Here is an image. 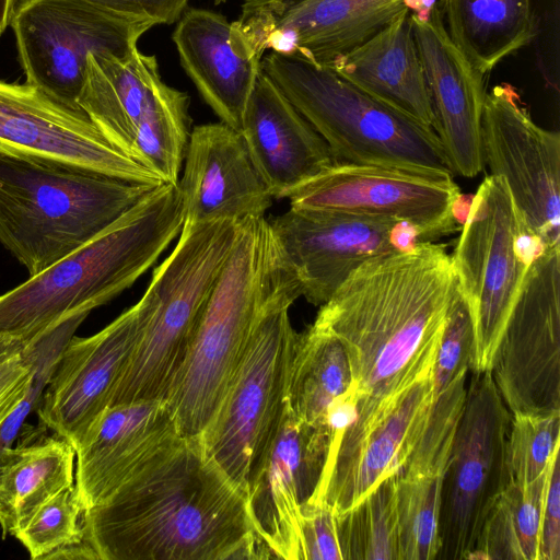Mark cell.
I'll list each match as a JSON object with an SVG mask.
<instances>
[{"mask_svg":"<svg viewBox=\"0 0 560 560\" xmlns=\"http://www.w3.org/2000/svg\"><path fill=\"white\" fill-rule=\"evenodd\" d=\"M455 272L446 245L422 241L354 269L313 324L343 345L359 399L335 459L349 456L401 393L432 373Z\"/></svg>","mask_w":560,"mask_h":560,"instance_id":"cell-1","label":"cell"},{"mask_svg":"<svg viewBox=\"0 0 560 560\" xmlns=\"http://www.w3.org/2000/svg\"><path fill=\"white\" fill-rule=\"evenodd\" d=\"M81 525L94 560L265 559L245 495L198 439L84 511Z\"/></svg>","mask_w":560,"mask_h":560,"instance_id":"cell-2","label":"cell"},{"mask_svg":"<svg viewBox=\"0 0 560 560\" xmlns=\"http://www.w3.org/2000/svg\"><path fill=\"white\" fill-rule=\"evenodd\" d=\"M184 217L177 184L163 183L81 247L0 295V337L30 340L131 287L175 240Z\"/></svg>","mask_w":560,"mask_h":560,"instance_id":"cell-3","label":"cell"},{"mask_svg":"<svg viewBox=\"0 0 560 560\" xmlns=\"http://www.w3.org/2000/svg\"><path fill=\"white\" fill-rule=\"evenodd\" d=\"M293 287L300 288L266 217L240 222L234 246L205 304L187 357L164 399L183 436L197 439L201 434L244 355L262 310L278 293Z\"/></svg>","mask_w":560,"mask_h":560,"instance_id":"cell-4","label":"cell"},{"mask_svg":"<svg viewBox=\"0 0 560 560\" xmlns=\"http://www.w3.org/2000/svg\"><path fill=\"white\" fill-rule=\"evenodd\" d=\"M154 187L0 150V243L33 277L96 236Z\"/></svg>","mask_w":560,"mask_h":560,"instance_id":"cell-5","label":"cell"},{"mask_svg":"<svg viewBox=\"0 0 560 560\" xmlns=\"http://www.w3.org/2000/svg\"><path fill=\"white\" fill-rule=\"evenodd\" d=\"M238 226L229 219L183 223L175 247L154 269L138 301L141 330L108 407L165 399Z\"/></svg>","mask_w":560,"mask_h":560,"instance_id":"cell-6","label":"cell"},{"mask_svg":"<svg viewBox=\"0 0 560 560\" xmlns=\"http://www.w3.org/2000/svg\"><path fill=\"white\" fill-rule=\"evenodd\" d=\"M261 71L328 144L336 162L453 176L429 128L358 89L332 69L270 51Z\"/></svg>","mask_w":560,"mask_h":560,"instance_id":"cell-7","label":"cell"},{"mask_svg":"<svg viewBox=\"0 0 560 560\" xmlns=\"http://www.w3.org/2000/svg\"><path fill=\"white\" fill-rule=\"evenodd\" d=\"M301 295L300 288H289L265 306L218 408L197 438L245 498L272 448L288 408L299 336L289 308Z\"/></svg>","mask_w":560,"mask_h":560,"instance_id":"cell-8","label":"cell"},{"mask_svg":"<svg viewBox=\"0 0 560 560\" xmlns=\"http://www.w3.org/2000/svg\"><path fill=\"white\" fill-rule=\"evenodd\" d=\"M544 247L526 229L504 180L486 176L451 256L474 325V373L491 370L527 268Z\"/></svg>","mask_w":560,"mask_h":560,"instance_id":"cell-9","label":"cell"},{"mask_svg":"<svg viewBox=\"0 0 560 560\" xmlns=\"http://www.w3.org/2000/svg\"><path fill=\"white\" fill-rule=\"evenodd\" d=\"M10 26L26 83L82 112L78 100L89 55L127 56L155 25L114 13L90 0H19Z\"/></svg>","mask_w":560,"mask_h":560,"instance_id":"cell-10","label":"cell"},{"mask_svg":"<svg viewBox=\"0 0 560 560\" xmlns=\"http://www.w3.org/2000/svg\"><path fill=\"white\" fill-rule=\"evenodd\" d=\"M511 419L490 371L474 373L442 475L438 559H468L488 512L511 482L506 463Z\"/></svg>","mask_w":560,"mask_h":560,"instance_id":"cell-11","label":"cell"},{"mask_svg":"<svg viewBox=\"0 0 560 560\" xmlns=\"http://www.w3.org/2000/svg\"><path fill=\"white\" fill-rule=\"evenodd\" d=\"M490 373L512 415L560 412V246L532 259Z\"/></svg>","mask_w":560,"mask_h":560,"instance_id":"cell-12","label":"cell"},{"mask_svg":"<svg viewBox=\"0 0 560 560\" xmlns=\"http://www.w3.org/2000/svg\"><path fill=\"white\" fill-rule=\"evenodd\" d=\"M290 208L343 212L413 226L422 241L459 230L453 176L336 162L290 191Z\"/></svg>","mask_w":560,"mask_h":560,"instance_id":"cell-13","label":"cell"},{"mask_svg":"<svg viewBox=\"0 0 560 560\" xmlns=\"http://www.w3.org/2000/svg\"><path fill=\"white\" fill-rule=\"evenodd\" d=\"M485 163L501 177L528 232L560 246V136L539 127L510 84L487 92L481 116Z\"/></svg>","mask_w":560,"mask_h":560,"instance_id":"cell-14","label":"cell"},{"mask_svg":"<svg viewBox=\"0 0 560 560\" xmlns=\"http://www.w3.org/2000/svg\"><path fill=\"white\" fill-rule=\"evenodd\" d=\"M268 221L302 296L316 306L368 259L422 242L411 225L336 211L290 208Z\"/></svg>","mask_w":560,"mask_h":560,"instance_id":"cell-15","label":"cell"},{"mask_svg":"<svg viewBox=\"0 0 560 560\" xmlns=\"http://www.w3.org/2000/svg\"><path fill=\"white\" fill-rule=\"evenodd\" d=\"M0 150L129 182L164 183L115 149L83 112L66 107L26 82L0 80Z\"/></svg>","mask_w":560,"mask_h":560,"instance_id":"cell-16","label":"cell"},{"mask_svg":"<svg viewBox=\"0 0 560 560\" xmlns=\"http://www.w3.org/2000/svg\"><path fill=\"white\" fill-rule=\"evenodd\" d=\"M407 10L402 0H244L235 22L266 51L329 67Z\"/></svg>","mask_w":560,"mask_h":560,"instance_id":"cell-17","label":"cell"},{"mask_svg":"<svg viewBox=\"0 0 560 560\" xmlns=\"http://www.w3.org/2000/svg\"><path fill=\"white\" fill-rule=\"evenodd\" d=\"M137 304L91 337L73 336L62 351L36 409L39 427L74 450L109 406L141 330Z\"/></svg>","mask_w":560,"mask_h":560,"instance_id":"cell-18","label":"cell"},{"mask_svg":"<svg viewBox=\"0 0 560 560\" xmlns=\"http://www.w3.org/2000/svg\"><path fill=\"white\" fill-rule=\"evenodd\" d=\"M184 439L164 399L107 407L75 450L74 487L83 512L162 462Z\"/></svg>","mask_w":560,"mask_h":560,"instance_id":"cell-19","label":"cell"},{"mask_svg":"<svg viewBox=\"0 0 560 560\" xmlns=\"http://www.w3.org/2000/svg\"><path fill=\"white\" fill-rule=\"evenodd\" d=\"M329 448L327 430L298 419L287 408L272 448L246 497L265 559L300 560L301 509L318 491Z\"/></svg>","mask_w":560,"mask_h":560,"instance_id":"cell-20","label":"cell"},{"mask_svg":"<svg viewBox=\"0 0 560 560\" xmlns=\"http://www.w3.org/2000/svg\"><path fill=\"white\" fill-rule=\"evenodd\" d=\"M423 65L438 135L453 174L477 176L485 167L481 116L486 75L477 71L448 38L439 1L430 20L409 12Z\"/></svg>","mask_w":560,"mask_h":560,"instance_id":"cell-21","label":"cell"},{"mask_svg":"<svg viewBox=\"0 0 560 560\" xmlns=\"http://www.w3.org/2000/svg\"><path fill=\"white\" fill-rule=\"evenodd\" d=\"M177 189L184 223L261 218L273 199L241 132L221 121L191 129Z\"/></svg>","mask_w":560,"mask_h":560,"instance_id":"cell-22","label":"cell"},{"mask_svg":"<svg viewBox=\"0 0 560 560\" xmlns=\"http://www.w3.org/2000/svg\"><path fill=\"white\" fill-rule=\"evenodd\" d=\"M179 62L220 121L240 130L261 59L235 22L206 9H186L172 34Z\"/></svg>","mask_w":560,"mask_h":560,"instance_id":"cell-23","label":"cell"},{"mask_svg":"<svg viewBox=\"0 0 560 560\" xmlns=\"http://www.w3.org/2000/svg\"><path fill=\"white\" fill-rule=\"evenodd\" d=\"M238 131L276 199L336 163L326 141L262 71Z\"/></svg>","mask_w":560,"mask_h":560,"instance_id":"cell-24","label":"cell"},{"mask_svg":"<svg viewBox=\"0 0 560 560\" xmlns=\"http://www.w3.org/2000/svg\"><path fill=\"white\" fill-rule=\"evenodd\" d=\"M431 376L419 378L401 393L354 451L331 467L311 501L325 502L339 515L402 470L427 421Z\"/></svg>","mask_w":560,"mask_h":560,"instance_id":"cell-25","label":"cell"},{"mask_svg":"<svg viewBox=\"0 0 560 560\" xmlns=\"http://www.w3.org/2000/svg\"><path fill=\"white\" fill-rule=\"evenodd\" d=\"M328 68L374 98L433 129L424 69L408 10Z\"/></svg>","mask_w":560,"mask_h":560,"instance_id":"cell-26","label":"cell"},{"mask_svg":"<svg viewBox=\"0 0 560 560\" xmlns=\"http://www.w3.org/2000/svg\"><path fill=\"white\" fill-rule=\"evenodd\" d=\"M165 84L154 55L138 48L124 57L91 54L78 105L103 137L130 158L136 129Z\"/></svg>","mask_w":560,"mask_h":560,"instance_id":"cell-27","label":"cell"},{"mask_svg":"<svg viewBox=\"0 0 560 560\" xmlns=\"http://www.w3.org/2000/svg\"><path fill=\"white\" fill-rule=\"evenodd\" d=\"M439 5L448 38L485 75L536 34L532 0H440Z\"/></svg>","mask_w":560,"mask_h":560,"instance_id":"cell-28","label":"cell"},{"mask_svg":"<svg viewBox=\"0 0 560 560\" xmlns=\"http://www.w3.org/2000/svg\"><path fill=\"white\" fill-rule=\"evenodd\" d=\"M75 450L65 439H23L0 452V528L11 536L42 503L74 483Z\"/></svg>","mask_w":560,"mask_h":560,"instance_id":"cell-29","label":"cell"},{"mask_svg":"<svg viewBox=\"0 0 560 560\" xmlns=\"http://www.w3.org/2000/svg\"><path fill=\"white\" fill-rule=\"evenodd\" d=\"M352 384L347 352L334 334L315 324L299 332L288 390L298 419L326 430L329 407Z\"/></svg>","mask_w":560,"mask_h":560,"instance_id":"cell-30","label":"cell"},{"mask_svg":"<svg viewBox=\"0 0 560 560\" xmlns=\"http://www.w3.org/2000/svg\"><path fill=\"white\" fill-rule=\"evenodd\" d=\"M552 459L545 474L532 483L510 482L499 494L469 560H539L541 511Z\"/></svg>","mask_w":560,"mask_h":560,"instance_id":"cell-31","label":"cell"},{"mask_svg":"<svg viewBox=\"0 0 560 560\" xmlns=\"http://www.w3.org/2000/svg\"><path fill=\"white\" fill-rule=\"evenodd\" d=\"M190 98L167 84L141 118L130 158L164 183L177 184L190 137Z\"/></svg>","mask_w":560,"mask_h":560,"instance_id":"cell-32","label":"cell"},{"mask_svg":"<svg viewBox=\"0 0 560 560\" xmlns=\"http://www.w3.org/2000/svg\"><path fill=\"white\" fill-rule=\"evenodd\" d=\"M396 477L337 515L342 560H398Z\"/></svg>","mask_w":560,"mask_h":560,"instance_id":"cell-33","label":"cell"},{"mask_svg":"<svg viewBox=\"0 0 560 560\" xmlns=\"http://www.w3.org/2000/svg\"><path fill=\"white\" fill-rule=\"evenodd\" d=\"M442 475L397 474L398 560L438 559Z\"/></svg>","mask_w":560,"mask_h":560,"instance_id":"cell-34","label":"cell"},{"mask_svg":"<svg viewBox=\"0 0 560 560\" xmlns=\"http://www.w3.org/2000/svg\"><path fill=\"white\" fill-rule=\"evenodd\" d=\"M91 311V307L75 310L30 340L31 377L23 399L0 427V452L12 447L24 420L37 409L62 351Z\"/></svg>","mask_w":560,"mask_h":560,"instance_id":"cell-35","label":"cell"},{"mask_svg":"<svg viewBox=\"0 0 560 560\" xmlns=\"http://www.w3.org/2000/svg\"><path fill=\"white\" fill-rule=\"evenodd\" d=\"M83 509L74 483L42 503L12 533L33 560H48L55 551L82 541Z\"/></svg>","mask_w":560,"mask_h":560,"instance_id":"cell-36","label":"cell"},{"mask_svg":"<svg viewBox=\"0 0 560 560\" xmlns=\"http://www.w3.org/2000/svg\"><path fill=\"white\" fill-rule=\"evenodd\" d=\"M560 450V412L512 415L506 440L510 480L526 486L547 470Z\"/></svg>","mask_w":560,"mask_h":560,"instance_id":"cell-37","label":"cell"},{"mask_svg":"<svg viewBox=\"0 0 560 560\" xmlns=\"http://www.w3.org/2000/svg\"><path fill=\"white\" fill-rule=\"evenodd\" d=\"M342 560L337 515L322 501H308L300 515V560Z\"/></svg>","mask_w":560,"mask_h":560,"instance_id":"cell-38","label":"cell"},{"mask_svg":"<svg viewBox=\"0 0 560 560\" xmlns=\"http://www.w3.org/2000/svg\"><path fill=\"white\" fill-rule=\"evenodd\" d=\"M30 340L0 337V427L25 395L32 370Z\"/></svg>","mask_w":560,"mask_h":560,"instance_id":"cell-39","label":"cell"},{"mask_svg":"<svg viewBox=\"0 0 560 560\" xmlns=\"http://www.w3.org/2000/svg\"><path fill=\"white\" fill-rule=\"evenodd\" d=\"M539 560H560L559 453L552 459L541 511Z\"/></svg>","mask_w":560,"mask_h":560,"instance_id":"cell-40","label":"cell"},{"mask_svg":"<svg viewBox=\"0 0 560 560\" xmlns=\"http://www.w3.org/2000/svg\"><path fill=\"white\" fill-rule=\"evenodd\" d=\"M114 13L158 24L177 22L189 0H90Z\"/></svg>","mask_w":560,"mask_h":560,"instance_id":"cell-41","label":"cell"},{"mask_svg":"<svg viewBox=\"0 0 560 560\" xmlns=\"http://www.w3.org/2000/svg\"><path fill=\"white\" fill-rule=\"evenodd\" d=\"M402 3L417 20L428 22L438 0H402Z\"/></svg>","mask_w":560,"mask_h":560,"instance_id":"cell-42","label":"cell"},{"mask_svg":"<svg viewBox=\"0 0 560 560\" xmlns=\"http://www.w3.org/2000/svg\"><path fill=\"white\" fill-rule=\"evenodd\" d=\"M16 1L18 0H0V35H2L10 25Z\"/></svg>","mask_w":560,"mask_h":560,"instance_id":"cell-43","label":"cell"},{"mask_svg":"<svg viewBox=\"0 0 560 560\" xmlns=\"http://www.w3.org/2000/svg\"><path fill=\"white\" fill-rule=\"evenodd\" d=\"M226 0H214V3L219 4V3H222V2H225Z\"/></svg>","mask_w":560,"mask_h":560,"instance_id":"cell-44","label":"cell"}]
</instances>
